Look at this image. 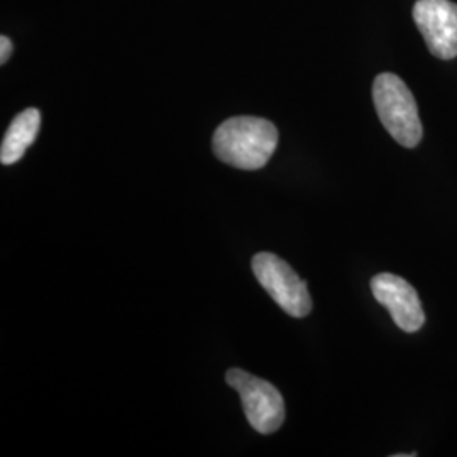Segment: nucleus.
Returning <instances> with one entry per match:
<instances>
[{"instance_id": "nucleus-3", "label": "nucleus", "mask_w": 457, "mask_h": 457, "mask_svg": "<svg viewBox=\"0 0 457 457\" xmlns=\"http://www.w3.org/2000/svg\"><path fill=\"white\" fill-rule=\"evenodd\" d=\"M253 271L266 294L288 315L302 319L312 311L307 283L295 273L294 268L277 254L260 253L253 258Z\"/></svg>"}, {"instance_id": "nucleus-8", "label": "nucleus", "mask_w": 457, "mask_h": 457, "mask_svg": "<svg viewBox=\"0 0 457 457\" xmlns=\"http://www.w3.org/2000/svg\"><path fill=\"white\" fill-rule=\"evenodd\" d=\"M11 53H12V41L5 36L0 37V63H7V60L11 58Z\"/></svg>"}, {"instance_id": "nucleus-4", "label": "nucleus", "mask_w": 457, "mask_h": 457, "mask_svg": "<svg viewBox=\"0 0 457 457\" xmlns=\"http://www.w3.org/2000/svg\"><path fill=\"white\" fill-rule=\"evenodd\" d=\"M228 386L239 393L245 419L260 434H273L285 422V402L281 393L262 378L249 375L239 368L228 370Z\"/></svg>"}, {"instance_id": "nucleus-1", "label": "nucleus", "mask_w": 457, "mask_h": 457, "mask_svg": "<svg viewBox=\"0 0 457 457\" xmlns=\"http://www.w3.org/2000/svg\"><path fill=\"white\" fill-rule=\"evenodd\" d=\"M278 146V129L262 117H232L213 134L215 156L239 170H260L270 162Z\"/></svg>"}, {"instance_id": "nucleus-6", "label": "nucleus", "mask_w": 457, "mask_h": 457, "mask_svg": "<svg viewBox=\"0 0 457 457\" xmlns=\"http://www.w3.org/2000/svg\"><path fill=\"white\" fill-rule=\"evenodd\" d=\"M371 292L403 332H417L422 328L424 309L419 294L407 279L392 273H379L371 279Z\"/></svg>"}, {"instance_id": "nucleus-7", "label": "nucleus", "mask_w": 457, "mask_h": 457, "mask_svg": "<svg viewBox=\"0 0 457 457\" xmlns=\"http://www.w3.org/2000/svg\"><path fill=\"white\" fill-rule=\"evenodd\" d=\"M41 126V114L37 109H26L16 115L4 136L0 147L2 164H14L24 156L28 147L36 141Z\"/></svg>"}, {"instance_id": "nucleus-2", "label": "nucleus", "mask_w": 457, "mask_h": 457, "mask_svg": "<svg viewBox=\"0 0 457 457\" xmlns=\"http://www.w3.org/2000/svg\"><path fill=\"white\" fill-rule=\"evenodd\" d=\"M373 102L383 128L398 145L419 146L422 139V122L417 102L400 77L393 73L378 75L373 83Z\"/></svg>"}, {"instance_id": "nucleus-5", "label": "nucleus", "mask_w": 457, "mask_h": 457, "mask_svg": "<svg viewBox=\"0 0 457 457\" xmlns=\"http://www.w3.org/2000/svg\"><path fill=\"white\" fill-rule=\"evenodd\" d=\"M413 21L428 51L441 58L457 56V4L451 0H417Z\"/></svg>"}]
</instances>
